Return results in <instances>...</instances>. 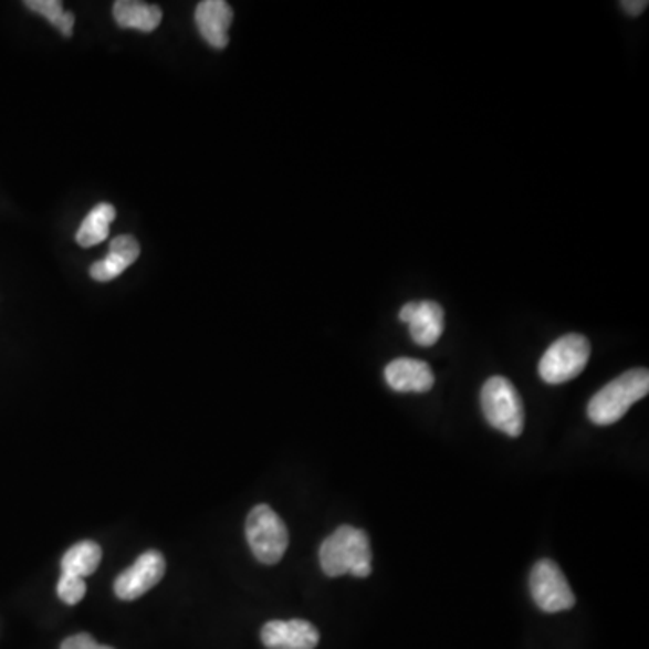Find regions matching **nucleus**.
Returning <instances> with one entry per match:
<instances>
[{
  "mask_svg": "<svg viewBox=\"0 0 649 649\" xmlns=\"http://www.w3.org/2000/svg\"><path fill=\"white\" fill-rule=\"evenodd\" d=\"M371 548L367 533L362 528L342 525L322 543L320 565L325 576L368 577L371 572Z\"/></svg>",
  "mask_w": 649,
  "mask_h": 649,
  "instance_id": "f257e3e1",
  "label": "nucleus"
},
{
  "mask_svg": "<svg viewBox=\"0 0 649 649\" xmlns=\"http://www.w3.org/2000/svg\"><path fill=\"white\" fill-rule=\"evenodd\" d=\"M649 391V371L634 368L600 388L588 402V419L597 426L616 425Z\"/></svg>",
  "mask_w": 649,
  "mask_h": 649,
  "instance_id": "f03ea898",
  "label": "nucleus"
},
{
  "mask_svg": "<svg viewBox=\"0 0 649 649\" xmlns=\"http://www.w3.org/2000/svg\"><path fill=\"white\" fill-rule=\"evenodd\" d=\"M480 405L483 416L494 430L503 431L513 439L523 433L525 408L522 396L509 379L494 376L483 383Z\"/></svg>",
  "mask_w": 649,
  "mask_h": 649,
  "instance_id": "7ed1b4c3",
  "label": "nucleus"
},
{
  "mask_svg": "<svg viewBox=\"0 0 649 649\" xmlns=\"http://www.w3.org/2000/svg\"><path fill=\"white\" fill-rule=\"evenodd\" d=\"M245 537H248L254 557L264 565H276L289 547V533L285 523L265 503H260L248 514Z\"/></svg>",
  "mask_w": 649,
  "mask_h": 649,
  "instance_id": "20e7f679",
  "label": "nucleus"
},
{
  "mask_svg": "<svg viewBox=\"0 0 649 649\" xmlns=\"http://www.w3.org/2000/svg\"><path fill=\"white\" fill-rule=\"evenodd\" d=\"M590 342L582 334H566L552 343L540 362V377L547 385H563L576 379L590 359Z\"/></svg>",
  "mask_w": 649,
  "mask_h": 649,
  "instance_id": "39448f33",
  "label": "nucleus"
},
{
  "mask_svg": "<svg viewBox=\"0 0 649 649\" xmlns=\"http://www.w3.org/2000/svg\"><path fill=\"white\" fill-rule=\"evenodd\" d=\"M528 586L534 603L545 614H559L576 605V596L566 582L565 574L552 559H542L534 565Z\"/></svg>",
  "mask_w": 649,
  "mask_h": 649,
  "instance_id": "423d86ee",
  "label": "nucleus"
},
{
  "mask_svg": "<svg viewBox=\"0 0 649 649\" xmlns=\"http://www.w3.org/2000/svg\"><path fill=\"white\" fill-rule=\"evenodd\" d=\"M165 571H167V562L161 552H145L137 557L133 566H128L127 571H123L116 577L114 594L122 600L139 599L161 582Z\"/></svg>",
  "mask_w": 649,
  "mask_h": 649,
  "instance_id": "0eeeda50",
  "label": "nucleus"
},
{
  "mask_svg": "<svg viewBox=\"0 0 649 649\" xmlns=\"http://www.w3.org/2000/svg\"><path fill=\"white\" fill-rule=\"evenodd\" d=\"M399 320L408 323L411 337L420 347H431L444 333V308L431 300L406 303Z\"/></svg>",
  "mask_w": 649,
  "mask_h": 649,
  "instance_id": "6e6552de",
  "label": "nucleus"
},
{
  "mask_svg": "<svg viewBox=\"0 0 649 649\" xmlns=\"http://www.w3.org/2000/svg\"><path fill=\"white\" fill-rule=\"evenodd\" d=\"M262 642L268 649H314L320 631L308 620H271L262 628Z\"/></svg>",
  "mask_w": 649,
  "mask_h": 649,
  "instance_id": "1a4fd4ad",
  "label": "nucleus"
},
{
  "mask_svg": "<svg viewBox=\"0 0 649 649\" xmlns=\"http://www.w3.org/2000/svg\"><path fill=\"white\" fill-rule=\"evenodd\" d=\"M197 30L205 42L216 48L224 50L230 44L231 22H233V10L224 0H202L196 10Z\"/></svg>",
  "mask_w": 649,
  "mask_h": 649,
  "instance_id": "9d476101",
  "label": "nucleus"
},
{
  "mask_svg": "<svg viewBox=\"0 0 649 649\" xmlns=\"http://www.w3.org/2000/svg\"><path fill=\"white\" fill-rule=\"evenodd\" d=\"M386 383L400 394H426L435 385L430 365L411 357H399L385 368Z\"/></svg>",
  "mask_w": 649,
  "mask_h": 649,
  "instance_id": "9b49d317",
  "label": "nucleus"
},
{
  "mask_svg": "<svg viewBox=\"0 0 649 649\" xmlns=\"http://www.w3.org/2000/svg\"><path fill=\"white\" fill-rule=\"evenodd\" d=\"M139 244L130 234H122L111 242V250L107 257L98 262H94L88 269V274L96 282H111L117 279L119 274L125 273L127 268L139 259Z\"/></svg>",
  "mask_w": 649,
  "mask_h": 649,
  "instance_id": "f8f14e48",
  "label": "nucleus"
},
{
  "mask_svg": "<svg viewBox=\"0 0 649 649\" xmlns=\"http://www.w3.org/2000/svg\"><path fill=\"white\" fill-rule=\"evenodd\" d=\"M114 19L119 28L150 33L161 24L163 11L157 6L137 0H117L114 4Z\"/></svg>",
  "mask_w": 649,
  "mask_h": 649,
  "instance_id": "ddd939ff",
  "label": "nucleus"
},
{
  "mask_svg": "<svg viewBox=\"0 0 649 649\" xmlns=\"http://www.w3.org/2000/svg\"><path fill=\"white\" fill-rule=\"evenodd\" d=\"M102 547L94 542H80L65 552L62 557V574L69 576L85 577L93 576L102 563Z\"/></svg>",
  "mask_w": 649,
  "mask_h": 649,
  "instance_id": "4468645a",
  "label": "nucleus"
},
{
  "mask_svg": "<svg viewBox=\"0 0 649 649\" xmlns=\"http://www.w3.org/2000/svg\"><path fill=\"white\" fill-rule=\"evenodd\" d=\"M114 219H116V210H114L113 205L103 202V205L96 206L80 226L76 242L82 248H93V245L102 244L103 240L108 237Z\"/></svg>",
  "mask_w": 649,
  "mask_h": 649,
  "instance_id": "2eb2a0df",
  "label": "nucleus"
},
{
  "mask_svg": "<svg viewBox=\"0 0 649 649\" xmlns=\"http://www.w3.org/2000/svg\"><path fill=\"white\" fill-rule=\"evenodd\" d=\"M25 6H28L31 11H34V13H39V15L50 20L51 24H53L56 30L62 31L65 36H71V34H73L74 15L71 11H65L64 4L59 2V0H28Z\"/></svg>",
  "mask_w": 649,
  "mask_h": 649,
  "instance_id": "dca6fc26",
  "label": "nucleus"
},
{
  "mask_svg": "<svg viewBox=\"0 0 649 649\" xmlns=\"http://www.w3.org/2000/svg\"><path fill=\"white\" fill-rule=\"evenodd\" d=\"M56 592H59V597L64 600L65 605H78L80 600L84 599L85 594H87V585H85V579H82V577L62 574Z\"/></svg>",
  "mask_w": 649,
  "mask_h": 649,
  "instance_id": "f3484780",
  "label": "nucleus"
},
{
  "mask_svg": "<svg viewBox=\"0 0 649 649\" xmlns=\"http://www.w3.org/2000/svg\"><path fill=\"white\" fill-rule=\"evenodd\" d=\"M60 649H114L111 646H102L88 634H78L69 637L62 642Z\"/></svg>",
  "mask_w": 649,
  "mask_h": 649,
  "instance_id": "a211bd4d",
  "label": "nucleus"
},
{
  "mask_svg": "<svg viewBox=\"0 0 649 649\" xmlns=\"http://www.w3.org/2000/svg\"><path fill=\"white\" fill-rule=\"evenodd\" d=\"M648 6V0H625V2H620V8L631 17L642 15Z\"/></svg>",
  "mask_w": 649,
  "mask_h": 649,
  "instance_id": "6ab92c4d",
  "label": "nucleus"
}]
</instances>
